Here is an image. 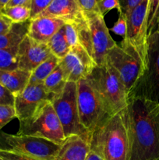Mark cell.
<instances>
[{"label": "cell", "instance_id": "cell-1", "mask_svg": "<svg viewBox=\"0 0 159 160\" xmlns=\"http://www.w3.org/2000/svg\"><path fill=\"white\" fill-rule=\"evenodd\" d=\"M129 142V160L159 159V104L129 97L123 109Z\"/></svg>", "mask_w": 159, "mask_h": 160}, {"label": "cell", "instance_id": "cell-2", "mask_svg": "<svg viewBox=\"0 0 159 160\" xmlns=\"http://www.w3.org/2000/svg\"><path fill=\"white\" fill-rule=\"evenodd\" d=\"M90 148L104 160L129 159V142L123 110L106 119L94 131Z\"/></svg>", "mask_w": 159, "mask_h": 160}, {"label": "cell", "instance_id": "cell-3", "mask_svg": "<svg viewBox=\"0 0 159 160\" xmlns=\"http://www.w3.org/2000/svg\"><path fill=\"white\" fill-rule=\"evenodd\" d=\"M80 44L86 49L97 67L107 63L109 50L116 44L106 26L104 16L100 12L84 13V17L76 23Z\"/></svg>", "mask_w": 159, "mask_h": 160}, {"label": "cell", "instance_id": "cell-4", "mask_svg": "<svg viewBox=\"0 0 159 160\" xmlns=\"http://www.w3.org/2000/svg\"><path fill=\"white\" fill-rule=\"evenodd\" d=\"M94 87L108 117L115 115L126 108L127 92L119 77L111 66L95 67L87 78Z\"/></svg>", "mask_w": 159, "mask_h": 160}, {"label": "cell", "instance_id": "cell-5", "mask_svg": "<svg viewBox=\"0 0 159 160\" xmlns=\"http://www.w3.org/2000/svg\"><path fill=\"white\" fill-rule=\"evenodd\" d=\"M107 63L118 75L128 96L144 71L145 66L140 55L132 45L123 39L120 45L115 44L109 50Z\"/></svg>", "mask_w": 159, "mask_h": 160}, {"label": "cell", "instance_id": "cell-6", "mask_svg": "<svg viewBox=\"0 0 159 160\" xmlns=\"http://www.w3.org/2000/svg\"><path fill=\"white\" fill-rule=\"evenodd\" d=\"M76 98L80 122L90 138L94 131L110 117L108 116L98 92L87 78L76 82Z\"/></svg>", "mask_w": 159, "mask_h": 160}, {"label": "cell", "instance_id": "cell-7", "mask_svg": "<svg viewBox=\"0 0 159 160\" xmlns=\"http://www.w3.org/2000/svg\"><path fill=\"white\" fill-rule=\"evenodd\" d=\"M19 135H29L61 145L65 140L62 124L51 102H48L33 117L20 121Z\"/></svg>", "mask_w": 159, "mask_h": 160}, {"label": "cell", "instance_id": "cell-8", "mask_svg": "<svg viewBox=\"0 0 159 160\" xmlns=\"http://www.w3.org/2000/svg\"><path fill=\"white\" fill-rule=\"evenodd\" d=\"M132 96L159 104V31L148 36L146 66L128 98Z\"/></svg>", "mask_w": 159, "mask_h": 160}, {"label": "cell", "instance_id": "cell-9", "mask_svg": "<svg viewBox=\"0 0 159 160\" xmlns=\"http://www.w3.org/2000/svg\"><path fill=\"white\" fill-rule=\"evenodd\" d=\"M58 118L62 124L65 138L78 135L90 142V137L80 122L76 98V83L66 82L63 91L51 102Z\"/></svg>", "mask_w": 159, "mask_h": 160}, {"label": "cell", "instance_id": "cell-10", "mask_svg": "<svg viewBox=\"0 0 159 160\" xmlns=\"http://www.w3.org/2000/svg\"><path fill=\"white\" fill-rule=\"evenodd\" d=\"M60 145L34 136L0 132V148L38 160H54Z\"/></svg>", "mask_w": 159, "mask_h": 160}, {"label": "cell", "instance_id": "cell-11", "mask_svg": "<svg viewBox=\"0 0 159 160\" xmlns=\"http://www.w3.org/2000/svg\"><path fill=\"white\" fill-rule=\"evenodd\" d=\"M149 0H142L136 6L127 19V32L124 40L129 42L140 55L144 66H146L147 55V13Z\"/></svg>", "mask_w": 159, "mask_h": 160}, {"label": "cell", "instance_id": "cell-12", "mask_svg": "<svg viewBox=\"0 0 159 160\" xmlns=\"http://www.w3.org/2000/svg\"><path fill=\"white\" fill-rule=\"evenodd\" d=\"M14 97V108L19 121L31 118L46 103L51 102L52 100V97L46 92L43 84H27Z\"/></svg>", "mask_w": 159, "mask_h": 160}, {"label": "cell", "instance_id": "cell-13", "mask_svg": "<svg viewBox=\"0 0 159 160\" xmlns=\"http://www.w3.org/2000/svg\"><path fill=\"white\" fill-rule=\"evenodd\" d=\"M59 66L63 71L65 81L76 83L80 80L88 78L96 64L80 44L70 48L69 52L60 60Z\"/></svg>", "mask_w": 159, "mask_h": 160}, {"label": "cell", "instance_id": "cell-14", "mask_svg": "<svg viewBox=\"0 0 159 160\" xmlns=\"http://www.w3.org/2000/svg\"><path fill=\"white\" fill-rule=\"evenodd\" d=\"M51 55L47 44L36 42L26 34L19 45V69L32 72Z\"/></svg>", "mask_w": 159, "mask_h": 160}, {"label": "cell", "instance_id": "cell-15", "mask_svg": "<svg viewBox=\"0 0 159 160\" xmlns=\"http://www.w3.org/2000/svg\"><path fill=\"white\" fill-rule=\"evenodd\" d=\"M39 17H48L63 20L65 23H78L84 17L77 0H53Z\"/></svg>", "mask_w": 159, "mask_h": 160}, {"label": "cell", "instance_id": "cell-16", "mask_svg": "<svg viewBox=\"0 0 159 160\" xmlns=\"http://www.w3.org/2000/svg\"><path fill=\"white\" fill-rule=\"evenodd\" d=\"M65 22L57 18L39 17L30 20L27 35L41 43H48L51 37L64 26Z\"/></svg>", "mask_w": 159, "mask_h": 160}, {"label": "cell", "instance_id": "cell-17", "mask_svg": "<svg viewBox=\"0 0 159 160\" xmlns=\"http://www.w3.org/2000/svg\"><path fill=\"white\" fill-rule=\"evenodd\" d=\"M90 151V142L78 135L65 138L54 160H86Z\"/></svg>", "mask_w": 159, "mask_h": 160}, {"label": "cell", "instance_id": "cell-18", "mask_svg": "<svg viewBox=\"0 0 159 160\" xmlns=\"http://www.w3.org/2000/svg\"><path fill=\"white\" fill-rule=\"evenodd\" d=\"M31 72L17 69L14 70H0V84L14 95L27 86Z\"/></svg>", "mask_w": 159, "mask_h": 160}, {"label": "cell", "instance_id": "cell-19", "mask_svg": "<svg viewBox=\"0 0 159 160\" xmlns=\"http://www.w3.org/2000/svg\"><path fill=\"white\" fill-rule=\"evenodd\" d=\"M30 20L24 23H12L7 33L0 34V49L19 46L28 33Z\"/></svg>", "mask_w": 159, "mask_h": 160}, {"label": "cell", "instance_id": "cell-20", "mask_svg": "<svg viewBox=\"0 0 159 160\" xmlns=\"http://www.w3.org/2000/svg\"><path fill=\"white\" fill-rule=\"evenodd\" d=\"M60 59L51 54L48 59L37 66L31 73L28 84H43L45 80L59 66Z\"/></svg>", "mask_w": 159, "mask_h": 160}, {"label": "cell", "instance_id": "cell-21", "mask_svg": "<svg viewBox=\"0 0 159 160\" xmlns=\"http://www.w3.org/2000/svg\"><path fill=\"white\" fill-rule=\"evenodd\" d=\"M66 82L63 71L59 64V66L51 72V74L45 80L43 86L46 92L53 98L63 91Z\"/></svg>", "mask_w": 159, "mask_h": 160}, {"label": "cell", "instance_id": "cell-22", "mask_svg": "<svg viewBox=\"0 0 159 160\" xmlns=\"http://www.w3.org/2000/svg\"><path fill=\"white\" fill-rule=\"evenodd\" d=\"M47 45H48L51 54L60 59H62L69 52L70 48L65 38L63 27L61 28L50 38Z\"/></svg>", "mask_w": 159, "mask_h": 160}, {"label": "cell", "instance_id": "cell-23", "mask_svg": "<svg viewBox=\"0 0 159 160\" xmlns=\"http://www.w3.org/2000/svg\"><path fill=\"white\" fill-rule=\"evenodd\" d=\"M19 46L0 49V70H14L19 69Z\"/></svg>", "mask_w": 159, "mask_h": 160}, {"label": "cell", "instance_id": "cell-24", "mask_svg": "<svg viewBox=\"0 0 159 160\" xmlns=\"http://www.w3.org/2000/svg\"><path fill=\"white\" fill-rule=\"evenodd\" d=\"M0 13L9 19L13 23H24L31 20V9L22 6L5 7Z\"/></svg>", "mask_w": 159, "mask_h": 160}, {"label": "cell", "instance_id": "cell-25", "mask_svg": "<svg viewBox=\"0 0 159 160\" xmlns=\"http://www.w3.org/2000/svg\"><path fill=\"white\" fill-rule=\"evenodd\" d=\"M158 17L159 0H149L147 13V28L148 36L157 31Z\"/></svg>", "mask_w": 159, "mask_h": 160}, {"label": "cell", "instance_id": "cell-26", "mask_svg": "<svg viewBox=\"0 0 159 160\" xmlns=\"http://www.w3.org/2000/svg\"><path fill=\"white\" fill-rule=\"evenodd\" d=\"M64 34L70 48L80 45L79 34L75 23H65L63 26Z\"/></svg>", "mask_w": 159, "mask_h": 160}, {"label": "cell", "instance_id": "cell-27", "mask_svg": "<svg viewBox=\"0 0 159 160\" xmlns=\"http://www.w3.org/2000/svg\"><path fill=\"white\" fill-rule=\"evenodd\" d=\"M15 118H17V115L13 106L0 105V131Z\"/></svg>", "mask_w": 159, "mask_h": 160}, {"label": "cell", "instance_id": "cell-28", "mask_svg": "<svg viewBox=\"0 0 159 160\" xmlns=\"http://www.w3.org/2000/svg\"><path fill=\"white\" fill-rule=\"evenodd\" d=\"M112 32L124 38L127 32V19L123 12H118V20L110 29Z\"/></svg>", "mask_w": 159, "mask_h": 160}, {"label": "cell", "instance_id": "cell-29", "mask_svg": "<svg viewBox=\"0 0 159 160\" xmlns=\"http://www.w3.org/2000/svg\"><path fill=\"white\" fill-rule=\"evenodd\" d=\"M98 7L100 12L104 17L106 13L113 9H118V12H123L120 6L119 0H98Z\"/></svg>", "mask_w": 159, "mask_h": 160}, {"label": "cell", "instance_id": "cell-30", "mask_svg": "<svg viewBox=\"0 0 159 160\" xmlns=\"http://www.w3.org/2000/svg\"><path fill=\"white\" fill-rule=\"evenodd\" d=\"M52 2L53 0H32L31 7V20L35 18L39 14L41 13Z\"/></svg>", "mask_w": 159, "mask_h": 160}, {"label": "cell", "instance_id": "cell-31", "mask_svg": "<svg viewBox=\"0 0 159 160\" xmlns=\"http://www.w3.org/2000/svg\"><path fill=\"white\" fill-rule=\"evenodd\" d=\"M0 157L3 160H38L26 155L20 154L2 148H0Z\"/></svg>", "mask_w": 159, "mask_h": 160}, {"label": "cell", "instance_id": "cell-32", "mask_svg": "<svg viewBox=\"0 0 159 160\" xmlns=\"http://www.w3.org/2000/svg\"><path fill=\"white\" fill-rule=\"evenodd\" d=\"M84 13L100 12L98 0H77Z\"/></svg>", "mask_w": 159, "mask_h": 160}, {"label": "cell", "instance_id": "cell-33", "mask_svg": "<svg viewBox=\"0 0 159 160\" xmlns=\"http://www.w3.org/2000/svg\"><path fill=\"white\" fill-rule=\"evenodd\" d=\"M14 101L15 97L13 94L11 93L9 90L0 84V105L14 106Z\"/></svg>", "mask_w": 159, "mask_h": 160}, {"label": "cell", "instance_id": "cell-34", "mask_svg": "<svg viewBox=\"0 0 159 160\" xmlns=\"http://www.w3.org/2000/svg\"><path fill=\"white\" fill-rule=\"evenodd\" d=\"M142 0H119L120 6H121L122 11L125 14L126 17L129 16L131 11L138 6Z\"/></svg>", "mask_w": 159, "mask_h": 160}, {"label": "cell", "instance_id": "cell-35", "mask_svg": "<svg viewBox=\"0 0 159 160\" xmlns=\"http://www.w3.org/2000/svg\"><path fill=\"white\" fill-rule=\"evenodd\" d=\"M12 23L9 19L0 13V34L7 33L12 28Z\"/></svg>", "mask_w": 159, "mask_h": 160}, {"label": "cell", "instance_id": "cell-36", "mask_svg": "<svg viewBox=\"0 0 159 160\" xmlns=\"http://www.w3.org/2000/svg\"><path fill=\"white\" fill-rule=\"evenodd\" d=\"M31 2L32 0H10L9 2L6 7H11V6H26L31 9Z\"/></svg>", "mask_w": 159, "mask_h": 160}, {"label": "cell", "instance_id": "cell-37", "mask_svg": "<svg viewBox=\"0 0 159 160\" xmlns=\"http://www.w3.org/2000/svg\"><path fill=\"white\" fill-rule=\"evenodd\" d=\"M86 160H104V159H103L101 156H98V154H96L95 152H94L92 151H90V152H89L88 156H87Z\"/></svg>", "mask_w": 159, "mask_h": 160}, {"label": "cell", "instance_id": "cell-38", "mask_svg": "<svg viewBox=\"0 0 159 160\" xmlns=\"http://www.w3.org/2000/svg\"><path fill=\"white\" fill-rule=\"evenodd\" d=\"M10 0H0V12L6 6Z\"/></svg>", "mask_w": 159, "mask_h": 160}, {"label": "cell", "instance_id": "cell-39", "mask_svg": "<svg viewBox=\"0 0 159 160\" xmlns=\"http://www.w3.org/2000/svg\"><path fill=\"white\" fill-rule=\"evenodd\" d=\"M157 31H159V17H158V20H157Z\"/></svg>", "mask_w": 159, "mask_h": 160}, {"label": "cell", "instance_id": "cell-40", "mask_svg": "<svg viewBox=\"0 0 159 160\" xmlns=\"http://www.w3.org/2000/svg\"><path fill=\"white\" fill-rule=\"evenodd\" d=\"M0 160H3V159H2V158H1V157H0Z\"/></svg>", "mask_w": 159, "mask_h": 160}, {"label": "cell", "instance_id": "cell-41", "mask_svg": "<svg viewBox=\"0 0 159 160\" xmlns=\"http://www.w3.org/2000/svg\"><path fill=\"white\" fill-rule=\"evenodd\" d=\"M156 160H159V159H156Z\"/></svg>", "mask_w": 159, "mask_h": 160}, {"label": "cell", "instance_id": "cell-42", "mask_svg": "<svg viewBox=\"0 0 159 160\" xmlns=\"http://www.w3.org/2000/svg\"></svg>", "mask_w": 159, "mask_h": 160}]
</instances>
